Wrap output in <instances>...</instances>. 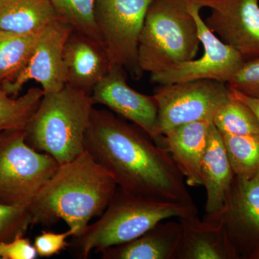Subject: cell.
<instances>
[{
	"mask_svg": "<svg viewBox=\"0 0 259 259\" xmlns=\"http://www.w3.org/2000/svg\"><path fill=\"white\" fill-rule=\"evenodd\" d=\"M84 149L126 193L197 209L168 150L139 126L94 107Z\"/></svg>",
	"mask_w": 259,
	"mask_h": 259,
	"instance_id": "cell-1",
	"label": "cell"
},
{
	"mask_svg": "<svg viewBox=\"0 0 259 259\" xmlns=\"http://www.w3.org/2000/svg\"><path fill=\"white\" fill-rule=\"evenodd\" d=\"M117 188L110 174L85 151L60 165L39 191L28 207L32 225L62 220L79 236L93 218L103 214Z\"/></svg>",
	"mask_w": 259,
	"mask_h": 259,
	"instance_id": "cell-2",
	"label": "cell"
},
{
	"mask_svg": "<svg viewBox=\"0 0 259 259\" xmlns=\"http://www.w3.org/2000/svg\"><path fill=\"white\" fill-rule=\"evenodd\" d=\"M95 105L91 95L69 85L44 94L25 129L26 142L60 165L73 161L85 151V134Z\"/></svg>",
	"mask_w": 259,
	"mask_h": 259,
	"instance_id": "cell-3",
	"label": "cell"
},
{
	"mask_svg": "<svg viewBox=\"0 0 259 259\" xmlns=\"http://www.w3.org/2000/svg\"><path fill=\"white\" fill-rule=\"evenodd\" d=\"M197 213V209L187 206L132 195L117 187L105 212L81 235L74 236L73 246L79 258H87L94 250L101 253L133 241L165 220Z\"/></svg>",
	"mask_w": 259,
	"mask_h": 259,
	"instance_id": "cell-4",
	"label": "cell"
},
{
	"mask_svg": "<svg viewBox=\"0 0 259 259\" xmlns=\"http://www.w3.org/2000/svg\"><path fill=\"white\" fill-rule=\"evenodd\" d=\"M200 44L189 0H153L139 37L140 69L156 74L193 60Z\"/></svg>",
	"mask_w": 259,
	"mask_h": 259,
	"instance_id": "cell-5",
	"label": "cell"
},
{
	"mask_svg": "<svg viewBox=\"0 0 259 259\" xmlns=\"http://www.w3.org/2000/svg\"><path fill=\"white\" fill-rule=\"evenodd\" d=\"M25 138V131L0 132V203L28 208L60 164Z\"/></svg>",
	"mask_w": 259,
	"mask_h": 259,
	"instance_id": "cell-6",
	"label": "cell"
},
{
	"mask_svg": "<svg viewBox=\"0 0 259 259\" xmlns=\"http://www.w3.org/2000/svg\"><path fill=\"white\" fill-rule=\"evenodd\" d=\"M158 105L154 141L177 126L200 120L212 121L219 109L231 98L226 83L202 79L159 85L153 94Z\"/></svg>",
	"mask_w": 259,
	"mask_h": 259,
	"instance_id": "cell-7",
	"label": "cell"
},
{
	"mask_svg": "<svg viewBox=\"0 0 259 259\" xmlns=\"http://www.w3.org/2000/svg\"><path fill=\"white\" fill-rule=\"evenodd\" d=\"M153 0H96L95 15L102 44L112 64L138 80L139 42Z\"/></svg>",
	"mask_w": 259,
	"mask_h": 259,
	"instance_id": "cell-8",
	"label": "cell"
},
{
	"mask_svg": "<svg viewBox=\"0 0 259 259\" xmlns=\"http://www.w3.org/2000/svg\"><path fill=\"white\" fill-rule=\"evenodd\" d=\"M189 9L197 23L199 40L203 47L202 57L151 74V82L167 85L209 79L228 83L245 62L244 58L207 28L200 15L201 5L189 0Z\"/></svg>",
	"mask_w": 259,
	"mask_h": 259,
	"instance_id": "cell-9",
	"label": "cell"
},
{
	"mask_svg": "<svg viewBox=\"0 0 259 259\" xmlns=\"http://www.w3.org/2000/svg\"><path fill=\"white\" fill-rule=\"evenodd\" d=\"M72 31L70 25L59 20L42 29L25 66L1 83L5 93L15 96L31 80L40 83L44 94L62 90L66 86L64 47Z\"/></svg>",
	"mask_w": 259,
	"mask_h": 259,
	"instance_id": "cell-10",
	"label": "cell"
},
{
	"mask_svg": "<svg viewBox=\"0 0 259 259\" xmlns=\"http://www.w3.org/2000/svg\"><path fill=\"white\" fill-rule=\"evenodd\" d=\"M211 10L204 23L245 61L259 58V0H192Z\"/></svg>",
	"mask_w": 259,
	"mask_h": 259,
	"instance_id": "cell-11",
	"label": "cell"
},
{
	"mask_svg": "<svg viewBox=\"0 0 259 259\" xmlns=\"http://www.w3.org/2000/svg\"><path fill=\"white\" fill-rule=\"evenodd\" d=\"M215 214L240 258L251 259L259 250V174L249 179L235 176L224 207Z\"/></svg>",
	"mask_w": 259,
	"mask_h": 259,
	"instance_id": "cell-12",
	"label": "cell"
},
{
	"mask_svg": "<svg viewBox=\"0 0 259 259\" xmlns=\"http://www.w3.org/2000/svg\"><path fill=\"white\" fill-rule=\"evenodd\" d=\"M127 73L113 66L91 94L95 105H105L127 119L154 139L158 105L154 96L136 91L126 81Z\"/></svg>",
	"mask_w": 259,
	"mask_h": 259,
	"instance_id": "cell-13",
	"label": "cell"
},
{
	"mask_svg": "<svg viewBox=\"0 0 259 259\" xmlns=\"http://www.w3.org/2000/svg\"><path fill=\"white\" fill-rule=\"evenodd\" d=\"M66 84L91 95L113 67L101 42L73 30L64 50Z\"/></svg>",
	"mask_w": 259,
	"mask_h": 259,
	"instance_id": "cell-14",
	"label": "cell"
},
{
	"mask_svg": "<svg viewBox=\"0 0 259 259\" xmlns=\"http://www.w3.org/2000/svg\"><path fill=\"white\" fill-rule=\"evenodd\" d=\"M179 221L182 236L177 259L240 258L218 214H206L202 221L190 214Z\"/></svg>",
	"mask_w": 259,
	"mask_h": 259,
	"instance_id": "cell-15",
	"label": "cell"
},
{
	"mask_svg": "<svg viewBox=\"0 0 259 259\" xmlns=\"http://www.w3.org/2000/svg\"><path fill=\"white\" fill-rule=\"evenodd\" d=\"M211 122L200 120L177 126L157 141L168 150L191 187L202 186L201 166Z\"/></svg>",
	"mask_w": 259,
	"mask_h": 259,
	"instance_id": "cell-16",
	"label": "cell"
},
{
	"mask_svg": "<svg viewBox=\"0 0 259 259\" xmlns=\"http://www.w3.org/2000/svg\"><path fill=\"white\" fill-rule=\"evenodd\" d=\"M182 236L180 221L165 220L133 241L102 250V258L177 259Z\"/></svg>",
	"mask_w": 259,
	"mask_h": 259,
	"instance_id": "cell-17",
	"label": "cell"
},
{
	"mask_svg": "<svg viewBox=\"0 0 259 259\" xmlns=\"http://www.w3.org/2000/svg\"><path fill=\"white\" fill-rule=\"evenodd\" d=\"M201 177L206 190V214L221 212L235 174L222 135L213 122L209 127L207 147L201 166Z\"/></svg>",
	"mask_w": 259,
	"mask_h": 259,
	"instance_id": "cell-18",
	"label": "cell"
},
{
	"mask_svg": "<svg viewBox=\"0 0 259 259\" xmlns=\"http://www.w3.org/2000/svg\"><path fill=\"white\" fill-rule=\"evenodd\" d=\"M59 20L50 0H0V29L37 33Z\"/></svg>",
	"mask_w": 259,
	"mask_h": 259,
	"instance_id": "cell-19",
	"label": "cell"
},
{
	"mask_svg": "<svg viewBox=\"0 0 259 259\" xmlns=\"http://www.w3.org/2000/svg\"><path fill=\"white\" fill-rule=\"evenodd\" d=\"M44 93L31 88L25 95L12 98L0 84V132L25 131L40 105Z\"/></svg>",
	"mask_w": 259,
	"mask_h": 259,
	"instance_id": "cell-20",
	"label": "cell"
},
{
	"mask_svg": "<svg viewBox=\"0 0 259 259\" xmlns=\"http://www.w3.org/2000/svg\"><path fill=\"white\" fill-rule=\"evenodd\" d=\"M39 32L20 34L0 29V84L26 64Z\"/></svg>",
	"mask_w": 259,
	"mask_h": 259,
	"instance_id": "cell-21",
	"label": "cell"
},
{
	"mask_svg": "<svg viewBox=\"0 0 259 259\" xmlns=\"http://www.w3.org/2000/svg\"><path fill=\"white\" fill-rule=\"evenodd\" d=\"M58 19L74 31L101 42L95 15L96 0H50ZM104 47V46H103Z\"/></svg>",
	"mask_w": 259,
	"mask_h": 259,
	"instance_id": "cell-22",
	"label": "cell"
},
{
	"mask_svg": "<svg viewBox=\"0 0 259 259\" xmlns=\"http://www.w3.org/2000/svg\"><path fill=\"white\" fill-rule=\"evenodd\" d=\"M235 176L252 178L259 174V135L222 134Z\"/></svg>",
	"mask_w": 259,
	"mask_h": 259,
	"instance_id": "cell-23",
	"label": "cell"
},
{
	"mask_svg": "<svg viewBox=\"0 0 259 259\" xmlns=\"http://www.w3.org/2000/svg\"><path fill=\"white\" fill-rule=\"evenodd\" d=\"M212 122L222 134L259 135V122L254 113L243 102L232 96L216 112Z\"/></svg>",
	"mask_w": 259,
	"mask_h": 259,
	"instance_id": "cell-24",
	"label": "cell"
},
{
	"mask_svg": "<svg viewBox=\"0 0 259 259\" xmlns=\"http://www.w3.org/2000/svg\"><path fill=\"white\" fill-rule=\"evenodd\" d=\"M30 225L32 221L28 208L0 203V243L23 236Z\"/></svg>",
	"mask_w": 259,
	"mask_h": 259,
	"instance_id": "cell-25",
	"label": "cell"
},
{
	"mask_svg": "<svg viewBox=\"0 0 259 259\" xmlns=\"http://www.w3.org/2000/svg\"><path fill=\"white\" fill-rule=\"evenodd\" d=\"M226 84L246 96L259 98V58L245 61Z\"/></svg>",
	"mask_w": 259,
	"mask_h": 259,
	"instance_id": "cell-26",
	"label": "cell"
},
{
	"mask_svg": "<svg viewBox=\"0 0 259 259\" xmlns=\"http://www.w3.org/2000/svg\"><path fill=\"white\" fill-rule=\"evenodd\" d=\"M76 231L73 229L64 233H56L54 232L44 231L35 238L34 247L37 255L41 257H51L58 254L61 250L69 246L66 240L70 236H76Z\"/></svg>",
	"mask_w": 259,
	"mask_h": 259,
	"instance_id": "cell-27",
	"label": "cell"
},
{
	"mask_svg": "<svg viewBox=\"0 0 259 259\" xmlns=\"http://www.w3.org/2000/svg\"><path fill=\"white\" fill-rule=\"evenodd\" d=\"M18 236L9 242L0 243V253L3 259H34L37 255L36 250L30 241Z\"/></svg>",
	"mask_w": 259,
	"mask_h": 259,
	"instance_id": "cell-28",
	"label": "cell"
},
{
	"mask_svg": "<svg viewBox=\"0 0 259 259\" xmlns=\"http://www.w3.org/2000/svg\"><path fill=\"white\" fill-rule=\"evenodd\" d=\"M231 91V96L236 100H239L247 106L249 107L252 112L254 113L259 122V98L246 96L236 90L230 88Z\"/></svg>",
	"mask_w": 259,
	"mask_h": 259,
	"instance_id": "cell-29",
	"label": "cell"
},
{
	"mask_svg": "<svg viewBox=\"0 0 259 259\" xmlns=\"http://www.w3.org/2000/svg\"><path fill=\"white\" fill-rule=\"evenodd\" d=\"M251 259H259V250L258 251H257L254 255H253V257H252Z\"/></svg>",
	"mask_w": 259,
	"mask_h": 259,
	"instance_id": "cell-30",
	"label": "cell"
},
{
	"mask_svg": "<svg viewBox=\"0 0 259 259\" xmlns=\"http://www.w3.org/2000/svg\"><path fill=\"white\" fill-rule=\"evenodd\" d=\"M0 258H2L1 253H0Z\"/></svg>",
	"mask_w": 259,
	"mask_h": 259,
	"instance_id": "cell-31",
	"label": "cell"
}]
</instances>
